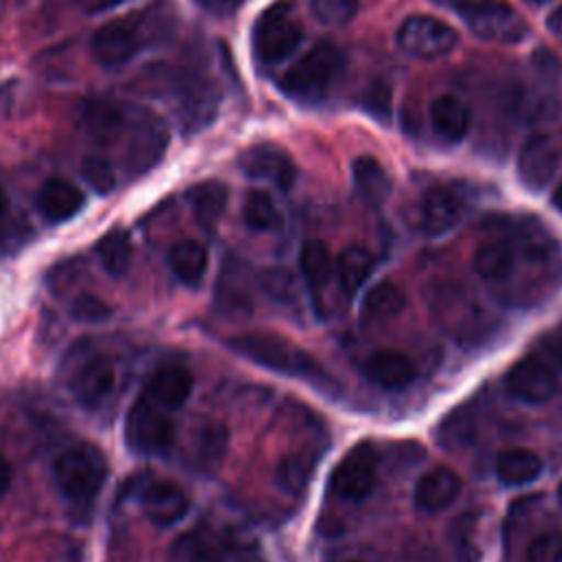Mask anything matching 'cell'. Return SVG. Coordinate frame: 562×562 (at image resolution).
<instances>
[{"label": "cell", "mask_w": 562, "mask_h": 562, "mask_svg": "<svg viewBox=\"0 0 562 562\" xmlns=\"http://www.w3.org/2000/svg\"><path fill=\"white\" fill-rule=\"evenodd\" d=\"M228 345L239 356L274 373L307 380L316 386H327L331 382L327 371L318 364V360L310 351H305L303 347H299L296 342L279 334H268V331L239 334V336H233Z\"/></svg>", "instance_id": "6da1fadb"}, {"label": "cell", "mask_w": 562, "mask_h": 562, "mask_svg": "<svg viewBox=\"0 0 562 562\" xmlns=\"http://www.w3.org/2000/svg\"><path fill=\"white\" fill-rule=\"evenodd\" d=\"M342 70V50L331 42H321L290 66L281 79V90L301 103H316L327 97Z\"/></svg>", "instance_id": "7a4b0ae2"}, {"label": "cell", "mask_w": 562, "mask_h": 562, "mask_svg": "<svg viewBox=\"0 0 562 562\" xmlns=\"http://www.w3.org/2000/svg\"><path fill=\"white\" fill-rule=\"evenodd\" d=\"M59 492L72 503L92 501L108 476V461L97 446L81 443L64 450L53 465Z\"/></svg>", "instance_id": "3957f363"}, {"label": "cell", "mask_w": 562, "mask_h": 562, "mask_svg": "<svg viewBox=\"0 0 562 562\" xmlns=\"http://www.w3.org/2000/svg\"><path fill=\"white\" fill-rule=\"evenodd\" d=\"M303 42V26L294 15L290 0L270 4L252 26V53L263 66L288 59Z\"/></svg>", "instance_id": "277c9868"}, {"label": "cell", "mask_w": 562, "mask_h": 562, "mask_svg": "<svg viewBox=\"0 0 562 562\" xmlns=\"http://www.w3.org/2000/svg\"><path fill=\"white\" fill-rule=\"evenodd\" d=\"M173 441V424L162 408L140 397L125 417V443L132 452L154 457L165 454Z\"/></svg>", "instance_id": "5b68a950"}, {"label": "cell", "mask_w": 562, "mask_h": 562, "mask_svg": "<svg viewBox=\"0 0 562 562\" xmlns=\"http://www.w3.org/2000/svg\"><path fill=\"white\" fill-rule=\"evenodd\" d=\"M395 40L400 50L406 53L408 57L439 59L454 48L459 35L450 24L437 18L411 15L400 24Z\"/></svg>", "instance_id": "8992f818"}, {"label": "cell", "mask_w": 562, "mask_h": 562, "mask_svg": "<svg viewBox=\"0 0 562 562\" xmlns=\"http://www.w3.org/2000/svg\"><path fill=\"white\" fill-rule=\"evenodd\" d=\"M378 483V452L369 441H360L347 450L329 476L334 494L347 501L367 498Z\"/></svg>", "instance_id": "52a82bcc"}, {"label": "cell", "mask_w": 562, "mask_h": 562, "mask_svg": "<svg viewBox=\"0 0 562 562\" xmlns=\"http://www.w3.org/2000/svg\"><path fill=\"white\" fill-rule=\"evenodd\" d=\"M167 145L169 134L165 123L147 110H134L132 125L125 136V158L130 171L143 173L151 169L165 154Z\"/></svg>", "instance_id": "ba28073f"}, {"label": "cell", "mask_w": 562, "mask_h": 562, "mask_svg": "<svg viewBox=\"0 0 562 562\" xmlns=\"http://www.w3.org/2000/svg\"><path fill=\"white\" fill-rule=\"evenodd\" d=\"M134 110L119 101L97 97L79 105V130L86 132L99 145H114L127 136Z\"/></svg>", "instance_id": "9c48e42d"}, {"label": "cell", "mask_w": 562, "mask_h": 562, "mask_svg": "<svg viewBox=\"0 0 562 562\" xmlns=\"http://www.w3.org/2000/svg\"><path fill=\"white\" fill-rule=\"evenodd\" d=\"M468 29L483 42L516 44L525 40L527 24L518 11L507 4L487 2L474 11L463 13Z\"/></svg>", "instance_id": "30bf717a"}, {"label": "cell", "mask_w": 562, "mask_h": 562, "mask_svg": "<svg viewBox=\"0 0 562 562\" xmlns=\"http://www.w3.org/2000/svg\"><path fill=\"white\" fill-rule=\"evenodd\" d=\"M116 382L114 362L105 353H90L81 358V362L72 369L68 384L79 404L94 408L101 406Z\"/></svg>", "instance_id": "8fae6325"}, {"label": "cell", "mask_w": 562, "mask_h": 562, "mask_svg": "<svg viewBox=\"0 0 562 562\" xmlns=\"http://www.w3.org/2000/svg\"><path fill=\"white\" fill-rule=\"evenodd\" d=\"M505 384L514 397L529 404H540L555 393L558 371L529 351L507 371Z\"/></svg>", "instance_id": "7c38bea8"}, {"label": "cell", "mask_w": 562, "mask_h": 562, "mask_svg": "<svg viewBox=\"0 0 562 562\" xmlns=\"http://www.w3.org/2000/svg\"><path fill=\"white\" fill-rule=\"evenodd\" d=\"M237 165L248 178L272 182L283 191H288L296 180L294 160L281 147L270 143L250 145L237 156Z\"/></svg>", "instance_id": "4fadbf2b"}, {"label": "cell", "mask_w": 562, "mask_h": 562, "mask_svg": "<svg viewBox=\"0 0 562 562\" xmlns=\"http://www.w3.org/2000/svg\"><path fill=\"white\" fill-rule=\"evenodd\" d=\"M136 501L143 514L160 527L178 522L189 512V498L182 487L162 479H147L136 485Z\"/></svg>", "instance_id": "5bb4252c"}, {"label": "cell", "mask_w": 562, "mask_h": 562, "mask_svg": "<svg viewBox=\"0 0 562 562\" xmlns=\"http://www.w3.org/2000/svg\"><path fill=\"white\" fill-rule=\"evenodd\" d=\"M180 562H259L257 553L217 531H193L176 547Z\"/></svg>", "instance_id": "9a60e30c"}, {"label": "cell", "mask_w": 562, "mask_h": 562, "mask_svg": "<svg viewBox=\"0 0 562 562\" xmlns=\"http://www.w3.org/2000/svg\"><path fill=\"white\" fill-rule=\"evenodd\" d=\"M140 31L130 22H108L92 35V55L105 68L125 66L140 50Z\"/></svg>", "instance_id": "2e32d148"}, {"label": "cell", "mask_w": 562, "mask_h": 562, "mask_svg": "<svg viewBox=\"0 0 562 562\" xmlns=\"http://www.w3.org/2000/svg\"><path fill=\"white\" fill-rule=\"evenodd\" d=\"M465 200L463 193L452 184L430 187L419 206V224L426 235H441L450 231L463 215Z\"/></svg>", "instance_id": "e0dca14e"}, {"label": "cell", "mask_w": 562, "mask_h": 562, "mask_svg": "<svg viewBox=\"0 0 562 562\" xmlns=\"http://www.w3.org/2000/svg\"><path fill=\"white\" fill-rule=\"evenodd\" d=\"M558 165H560V147L551 136H544V134L531 136L522 145L518 156V173L522 182L533 191H540L551 182V178L558 171Z\"/></svg>", "instance_id": "ac0fdd59"}, {"label": "cell", "mask_w": 562, "mask_h": 562, "mask_svg": "<svg viewBox=\"0 0 562 562\" xmlns=\"http://www.w3.org/2000/svg\"><path fill=\"white\" fill-rule=\"evenodd\" d=\"M520 255H522L520 239L518 237L514 239L507 235V237H496V239L483 241L476 248L472 263L481 279L490 281V283H501L514 274Z\"/></svg>", "instance_id": "d6986e66"}, {"label": "cell", "mask_w": 562, "mask_h": 562, "mask_svg": "<svg viewBox=\"0 0 562 562\" xmlns=\"http://www.w3.org/2000/svg\"><path fill=\"white\" fill-rule=\"evenodd\" d=\"M362 373L369 382L386 391H400L415 382L417 369L408 356L393 349H380L364 358Z\"/></svg>", "instance_id": "ffe728a7"}, {"label": "cell", "mask_w": 562, "mask_h": 562, "mask_svg": "<svg viewBox=\"0 0 562 562\" xmlns=\"http://www.w3.org/2000/svg\"><path fill=\"white\" fill-rule=\"evenodd\" d=\"M193 389V378L182 367H162L145 384L143 397L162 411L182 406Z\"/></svg>", "instance_id": "44dd1931"}, {"label": "cell", "mask_w": 562, "mask_h": 562, "mask_svg": "<svg viewBox=\"0 0 562 562\" xmlns=\"http://www.w3.org/2000/svg\"><path fill=\"white\" fill-rule=\"evenodd\" d=\"M83 206V193L77 184L64 178L46 180L37 191V209L44 220L57 224L77 215Z\"/></svg>", "instance_id": "7402d4cb"}, {"label": "cell", "mask_w": 562, "mask_h": 562, "mask_svg": "<svg viewBox=\"0 0 562 562\" xmlns=\"http://www.w3.org/2000/svg\"><path fill=\"white\" fill-rule=\"evenodd\" d=\"M178 94H180V119L184 125L198 130L202 125H206L217 108V94L213 90L211 83L202 81V79H191L184 77L176 83Z\"/></svg>", "instance_id": "603a6c76"}, {"label": "cell", "mask_w": 562, "mask_h": 562, "mask_svg": "<svg viewBox=\"0 0 562 562\" xmlns=\"http://www.w3.org/2000/svg\"><path fill=\"white\" fill-rule=\"evenodd\" d=\"M461 490L457 472L450 468H432L415 485V505L424 512H439L448 507Z\"/></svg>", "instance_id": "cb8c5ba5"}, {"label": "cell", "mask_w": 562, "mask_h": 562, "mask_svg": "<svg viewBox=\"0 0 562 562\" xmlns=\"http://www.w3.org/2000/svg\"><path fill=\"white\" fill-rule=\"evenodd\" d=\"M430 123L439 136L457 143L470 132L472 116L461 99L452 94H441L430 105Z\"/></svg>", "instance_id": "d4e9b609"}, {"label": "cell", "mask_w": 562, "mask_h": 562, "mask_svg": "<svg viewBox=\"0 0 562 562\" xmlns=\"http://www.w3.org/2000/svg\"><path fill=\"white\" fill-rule=\"evenodd\" d=\"M542 459L527 448H509L496 457V476L501 483L518 487L536 481L542 474Z\"/></svg>", "instance_id": "484cf974"}, {"label": "cell", "mask_w": 562, "mask_h": 562, "mask_svg": "<svg viewBox=\"0 0 562 562\" xmlns=\"http://www.w3.org/2000/svg\"><path fill=\"white\" fill-rule=\"evenodd\" d=\"M171 272L187 285H198L209 266L206 248L195 239H180L167 252Z\"/></svg>", "instance_id": "4316f807"}, {"label": "cell", "mask_w": 562, "mask_h": 562, "mask_svg": "<svg viewBox=\"0 0 562 562\" xmlns=\"http://www.w3.org/2000/svg\"><path fill=\"white\" fill-rule=\"evenodd\" d=\"M353 187L369 204H382L391 193V180L373 156H358L351 165Z\"/></svg>", "instance_id": "83f0119b"}, {"label": "cell", "mask_w": 562, "mask_h": 562, "mask_svg": "<svg viewBox=\"0 0 562 562\" xmlns=\"http://www.w3.org/2000/svg\"><path fill=\"white\" fill-rule=\"evenodd\" d=\"M187 198H189V204L193 209L195 220L204 226H211L220 220V215L226 209L228 189H226L224 182L206 180V182H200V184L191 187Z\"/></svg>", "instance_id": "f1b7e54d"}, {"label": "cell", "mask_w": 562, "mask_h": 562, "mask_svg": "<svg viewBox=\"0 0 562 562\" xmlns=\"http://www.w3.org/2000/svg\"><path fill=\"white\" fill-rule=\"evenodd\" d=\"M402 307H404V292L391 281H380L364 294L362 321L382 323L397 316Z\"/></svg>", "instance_id": "f546056e"}, {"label": "cell", "mask_w": 562, "mask_h": 562, "mask_svg": "<svg viewBox=\"0 0 562 562\" xmlns=\"http://www.w3.org/2000/svg\"><path fill=\"white\" fill-rule=\"evenodd\" d=\"M373 270V255L362 246L345 248L336 259V277L347 294L360 290Z\"/></svg>", "instance_id": "4dcf8cb0"}, {"label": "cell", "mask_w": 562, "mask_h": 562, "mask_svg": "<svg viewBox=\"0 0 562 562\" xmlns=\"http://www.w3.org/2000/svg\"><path fill=\"white\" fill-rule=\"evenodd\" d=\"M301 272H303L307 285L314 292H318L323 285L329 283L331 274L336 272V263L331 261L329 248L323 241L312 239V241L303 244V248H301Z\"/></svg>", "instance_id": "1f68e13d"}, {"label": "cell", "mask_w": 562, "mask_h": 562, "mask_svg": "<svg viewBox=\"0 0 562 562\" xmlns=\"http://www.w3.org/2000/svg\"><path fill=\"white\" fill-rule=\"evenodd\" d=\"M97 255L101 259V266L108 270V274L112 277L125 274L132 261V244L127 233L121 228L105 233L97 244Z\"/></svg>", "instance_id": "d6a6232c"}, {"label": "cell", "mask_w": 562, "mask_h": 562, "mask_svg": "<svg viewBox=\"0 0 562 562\" xmlns=\"http://www.w3.org/2000/svg\"><path fill=\"white\" fill-rule=\"evenodd\" d=\"M244 224L250 231H272L279 224V211L266 191H248L241 206Z\"/></svg>", "instance_id": "836d02e7"}, {"label": "cell", "mask_w": 562, "mask_h": 562, "mask_svg": "<svg viewBox=\"0 0 562 562\" xmlns=\"http://www.w3.org/2000/svg\"><path fill=\"white\" fill-rule=\"evenodd\" d=\"M312 13L327 26H342L353 20L358 0H312Z\"/></svg>", "instance_id": "e575fe53"}, {"label": "cell", "mask_w": 562, "mask_h": 562, "mask_svg": "<svg viewBox=\"0 0 562 562\" xmlns=\"http://www.w3.org/2000/svg\"><path fill=\"white\" fill-rule=\"evenodd\" d=\"M310 474H312V461L301 454H285L277 468L279 483L290 492L303 490L305 483L310 481Z\"/></svg>", "instance_id": "d590c367"}, {"label": "cell", "mask_w": 562, "mask_h": 562, "mask_svg": "<svg viewBox=\"0 0 562 562\" xmlns=\"http://www.w3.org/2000/svg\"><path fill=\"white\" fill-rule=\"evenodd\" d=\"M81 173L86 178V182L101 195L110 193L116 187V176H114V167L103 158V156H88L81 162Z\"/></svg>", "instance_id": "8d00e7d4"}, {"label": "cell", "mask_w": 562, "mask_h": 562, "mask_svg": "<svg viewBox=\"0 0 562 562\" xmlns=\"http://www.w3.org/2000/svg\"><path fill=\"white\" fill-rule=\"evenodd\" d=\"M527 562H562V533L544 531L527 547Z\"/></svg>", "instance_id": "74e56055"}, {"label": "cell", "mask_w": 562, "mask_h": 562, "mask_svg": "<svg viewBox=\"0 0 562 562\" xmlns=\"http://www.w3.org/2000/svg\"><path fill=\"white\" fill-rule=\"evenodd\" d=\"M226 448V432L220 426H209L202 430L200 435V443H198V461L202 465H213L222 459Z\"/></svg>", "instance_id": "f35d334b"}, {"label": "cell", "mask_w": 562, "mask_h": 562, "mask_svg": "<svg viewBox=\"0 0 562 562\" xmlns=\"http://www.w3.org/2000/svg\"><path fill=\"white\" fill-rule=\"evenodd\" d=\"M110 314H112L110 305L103 303L101 299L92 296V294H81L70 305V316L77 318V321H83V323H101Z\"/></svg>", "instance_id": "ab89813d"}, {"label": "cell", "mask_w": 562, "mask_h": 562, "mask_svg": "<svg viewBox=\"0 0 562 562\" xmlns=\"http://www.w3.org/2000/svg\"><path fill=\"white\" fill-rule=\"evenodd\" d=\"M531 353L538 356L540 360H544L549 367H553L560 373L562 371V329L558 327V329L540 336L536 340Z\"/></svg>", "instance_id": "60d3db41"}, {"label": "cell", "mask_w": 562, "mask_h": 562, "mask_svg": "<svg viewBox=\"0 0 562 562\" xmlns=\"http://www.w3.org/2000/svg\"><path fill=\"white\" fill-rule=\"evenodd\" d=\"M367 110L378 116V119H389L391 110V88L384 81H375L369 86L367 99H364Z\"/></svg>", "instance_id": "b9f144b4"}, {"label": "cell", "mask_w": 562, "mask_h": 562, "mask_svg": "<svg viewBox=\"0 0 562 562\" xmlns=\"http://www.w3.org/2000/svg\"><path fill=\"white\" fill-rule=\"evenodd\" d=\"M200 9H204L206 13H211V15H217V18H228V15H233L237 9H239V4H241V0H193Z\"/></svg>", "instance_id": "7bdbcfd3"}, {"label": "cell", "mask_w": 562, "mask_h": 562, "mask_svg": "<svg viewBox=\"0 0 562 562\" xmlns=\"http://www.w3.org/2000/svg\"><path fill=\"white\" fill-rule=\"evenodd\" d=\"M430 2H435L439 7H446V9H452V11H459L463 15V13L474 11V9H479V7H483L492 0H430Z\"/></svg>", "instance_id": "ee69618b"}, {"label": "cell", "mask_w": 562, "mask_h": 562, "mask_svg": "<svg viewBox=\"0 0 562 562\" xmlns=\"http://www.w3.org/2000/svg\"><path fill=\"white\" fill-rule=\"evenodd\" d=\"M127 0H77V4L86 11V13H101L108 9H114L119 4H123Z\"/></svg>", "instance_id": "f6af8a7d"}, {"label": "cell", "mask_w": 562, "mask_h": 562, "mask_svg": "<svg viewBox=\"0 0 562 562\" xmlns=\"http://www.w3.org/2000/svg\"><path fill=\"white\" fill-rule=\"evenodd\" d=\"M11 476H13V472H11V463L7 461V457L0 452V496L9 490V485H11Z\"/></svg>", "instance_id": "bcb514c9"}, {"label": "cell", "mask_w": 562, "mask_h": 562, "mask_svg": "<svg viewBox=\"0 0 562 562\" xmlns=\"http://www.w3.org/2000/svg\"><path fill=\"white\" fill-rule=\"evenodd\" d=\"M547 26H549V31H551V33H555V35H560V37H562V7H558V9L549 15Z\"/></svg>", "instance_id": "7dc6e473"}, {"label": "cell", "mask_w": 562, "mask_h": 562, "mask_svg": "<svg viewBox=\"0 0 562 562\" xmlns=\"http://www.w3.org/2000/svg\"><path fill=\"white\" fill-rule=\"evenodd\" d=\"M7 206H9V200H7V193H4V189L0 187V217H4V213H7Z\"/></svg>", "instance_id": "c3c4849f"}, {"label": "cell", "mask_w": 562, "mask_h": 562, "mask_svg": "<svg viewBox=\"0 0 562 562\" xmlns=\"http://www.w3.org/2000/svg\"><path fill=\"white\" fill-rule=\"evenodd\" d=\"M551 200H553L555 209H558V211H562V184L553 191V198H551Z\"/></svg>", "instance_id": "681fc988"}, {"label": "cell", "mask_w": 562, "mask_h": 562, "mask_svg": "<svg viewBox=\"0 0 562 562\" xmlns=\"http://www.w3.org/2000/svg\"><path fill=\"white\" fill-rule=\"evenodd\" d=\"M525 2H529V4H544V2H549V0H525Z\"/></svg>", "instance_id": "f907efd6"}, {"label": "cell", "mask_w": 562, "mask_h": 562, "mask_svg": "<svg viewBox=\"0 0 562 562\" xmlns=\"http://www.w3.org/2000/svg\"><path fill=\"white\" fill-rule=\"evenodd\" d=\"M560 498H562V485H560Z\"/></svg>", "instance_id": "816d5d0a"}, {"label": "cell", "mask_w": 562, "mask_h": 562, "mask_svg": "<svg viewBox=\"0 0 562 562\" xmlns=\"http://www.w3.org/2000/svg\"><path fill=\"white\" fill-rule=\"evenodd\" d=\"M560 329H562V323H560Z\"/></svg>", "instance_id": "f5cc1de1"}]
</instances>
